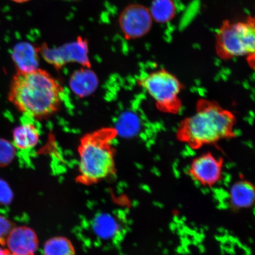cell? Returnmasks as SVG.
Masks as SVG:
<instances>
[{"mask_svg":"<svg viewBox=\"0 0 255 255\" xmlns=\"http://www.w3.org/2000/svg\"><path fill=\"white\" fill-rule=\"evenodd\" d=\"M9 253L14 255H34L38 248L37 235L24 226L12 228L6 238Z\"/></svg>","mask_w":255,"mask_h":255,"instance_id":"cell-9","label":"cell"},{"mask_svg":"<svg viewBox=\"0 0 255 255\" xmlns=\"http://www.w3.org/2000/svg\"><path fill=\"white\" fill-rule=\"evenodd\" d=\"M12 199V193L8 185L0 180V204L7 205Z\"/></svg>","mask_w":255,"mask_h":255,"instance_id":"cell-17","label":"cell"},{"mask_svg":"<svg viewBox=\"0 0 255 255\" xmlns=\"http://www.w3.org/2000/svg\"><path fill=\"white\" fill-rule=\"evenodd\" d=\"M8 255H12V254L9 253Z\"/></svg>","mask_w":255,"mask_h":255,"instance_id":"cell-21","label":"cell"},{"mask_svg":"<svg viewBox=\"0 0 255 255\" xmlns=\"http://www.w3.org/2000/svg\"><path fill=\"white\" fill-rule=\"evenodd\" d=\"M117 135L116 129L107 127L86 133L82 137L78 146V182L94 184L116 173V149L113 141Z\"/></svg>","mask_w":255,"mask_h":255,"instance_id":"cell-3","label":"cell"},{"mask_svg":"<svg viewBox=\"0 0 255 255\" xmlns=\"http://www.w3.org/2000/svg\"><path fill=\"white\" fill-rule=\"evenodd\" d=\"M9 252L8 250L0 247V255H8Z\"/></svg>","mask_w":255,"mask_h":255,"instance_id":"cell-18","label":"cell"},{"mask_svg":"<svg viewBox=\"0 0 255 255\" xmlns=\"http://www.w3.org/2000/svg\"><path fill=\"white\" fill-rule=\"evenodd\" d=\"M237 123L236 115L218 101L199 98L194 113L180 121L175 138L192 149H199L235 138Z\"/></svg>","mask_w":255,"mask_h":255,"instance_id":"cell-2","label":"cell"},{"mask_svg":"<svg viewBox=\"0 0 255 255\" xmlns=\"http://www.w3.org/2000/svg\"><path fill=\"white\" fill-rule=\"evenodd\" d=\"M63 88L45 70L17 71L11 79L8 100L19 113L37 121L49 119L62 107Z\"/></svg>","mask_w":255,"mask_h":255,"instance_id":"cell-1","label":"cell"},{"mask_svg":"<svg viewBox=\"0 0 255 255\" xmlns=\"http://www.w3.org/2000/svg\"><path fill=\"white\" fill-rule=\"evenodd\" d=\"M215 52L224 61L244 57L254 69L255 61V21L253 17L240 21H223L217 31Z\"/></svg>","mask_w":255,"mask_h":255,"instance_id":"cell-4","label":"cell"},{"mask_svg":"<svg viewBox=\"0 0 255 255\" xmlns=\"http://www.w3.org/2000/svg\"><path fill=\"white\" fill-rule=\"evenodd\" d=\"M44 255H75V251L69 239L64 237H55L44 244Z\"/></svg>","mask_w":255,"mask_h":255,"instance_id":"cell-14","label":"cell"},{"mask_svg":"<svg viewBox=\"0 0 255 255\" xmlns=\"http://www.w3.org/2000/svg\"><path fill=\"white\" fill-rule=\"evenodd\" d=\"M149 11L153 20L164 24L174 17L176 8L173 0H154Z\"/></svg>","mask_w":255,"mask_h":255,"instance_id":"cell-13","label":"cell"},{"mask_svg":"<svg viewBox=\"0 0 255 255\" xmlns=\"http://www.w3.org/2000/svg\"><path fill=\"white\" fill-rule=\"evenodd\" d=\"M12 57L17 71H29L36 69V52L30 43L21 42L14 46Z\"/></svg>","mask_w":255,"mask_h":255,"instance_id":"cell-11","label":"cell"},{"mask_svg":"<svg viewBox=\"0 0 255 255\" xmlns=\"http://www.w3.org/2000/svg\"><path fill=\"white\" fill-rule=\"evenodd\" d=\"M11 145L0 139V167H4L10 163L14 156V149Z\"/></svg>","mask_w":255,"mask_h":255,"instance_id":"cell-15","label":"cell"},{"mask_svg":"<svg viewBox=\"0 0 255 255\" xmlns=\"http://www.w3.org/2000/svg\"><path fill=\"white\" fill-rule=\"evenodd\" d=\"M153 19L148 8L142 5L131 4L124 9L119 24L127 40L140 39L150 31Z\"/></svg>","mask_w":255,"mask_h":255,"instance_id":"cell-7","label":"cell"},{"mask_svg":"<svg viewBox=\"0 0 255 255\" xmlns=\"http://www.w3.org/2000/svg\"><path fill=\"white\" fill-rule=\"evenodd\" d=\"M83 228L96 246L109 247L116 244L123 234L122 222L114 212L96 213L84 222Z\"/></svg>","mask_w":255,"mask_h":255,"instance_id":"cell-6","label":"cell"},{"mask_svg":"<svg viewBox=\"0 0 255 255\" xmlns=\"http://www.w3.org/2000/svg\"><path fill=\"white\" fill-rule=\"evenodd\" d=\"M12 229L11 222L0 215V245L5 246L6 238Z\"/></svg>","mask_w":255,"mask_h":255,"instance_id":"cell-16","label":"cell"},{"mask_svg":"<svg viewBox=\"0 0 255 255\" xmlns=\"http://www.w3.org/2000/svg\"><path fill=\"white\" fill-rule=\"evenodd\" d=\"M12 1H13L15 2H18V3H23V2L30 1V0H12Z\"/></svg>","mask_w":255,"mask_h":255,"instance_id":"cell-19","label":"cell"},{"mask_svg":"<svg viewBox=\"0 0 255 255\" xmlns=\"http://www.w3.org/2000/svg\"><path fill=\"white\" fill-rule=\"evenodd\" d=\"M40 133L33 124L25 123L15 127L12 132V143L20 150L33 148L39 141Z\"/></svg>","mask_w":255,"mask_h":255,"instance_id":"cell-10","label":"cell"},{"mask_svg":"<svg viewBox=\"0 0 255 255\" xmlns=\"http://www.w3.org/2000/svg\"><path fill=\"white\" fill-rule=\"evenodd\" d=\"M136 82L160 113L173 116L181 113L183 107L181 94L184 85L174 73L164 68L153 69L139 76Z\"/></svg>","mask_w":255,"mask_h":255,"instance_id":"cell-5","label":"cell"},{"mask_svg":"<svg viewBox=\"0 0 255 255\" xmlns=\"http://www.w3.org/2000/svg\"><path fill=\"white\" fill-rule=\"evenodd\" d=\"M223 168V159L207 152L193 159L189 168V174L200 184L210 187L221 180Z\"/></svg>","mask_w":255,"mask_h":255,"instance_id":"cell-8","label":"cell"},{"mask_svg":"<svg viewBox=\"0 0 255 255\" xmlns=\"http://www.w3.org/2000/svg\"><path fill=\"white\" fill-rule=\"evenodd\" d=\"M65 1H78V0H65Z\"/></svg>","mask_w":255,"mask_h":255,"instance_id":"cell-20","label":"cell"},{"mask_svg":"<svg viewBox=\"0 0 255 255\" xmlns=\"http://www.w3.org/2000/svg\"><path fill=\"white\" fill-rule=\"evenodd\" d=\"M255 191L253 185L246 181H239L231 188V203L236 208H248L253 205Z\"/></svg>","mask_w":255,"mask_h":255,"instance_id":"cell-12","label":"cell"}]
</instances>
